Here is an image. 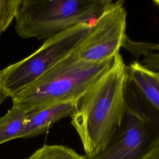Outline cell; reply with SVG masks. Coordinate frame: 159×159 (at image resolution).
Instances as JSON below:
<instances>
[{
	"instance_id": "8",
	"label": "cell",
	"mask_w": 159,
	"mask_h": 159,
	"mask_svg": "<svg viewBox=\"0 0 159 159\" xmlns=\"http://www.w3.org/2000/svg\"><path fill=\"white\" fill-rule=\"evenodd\" d=\"M127 68L129 81L159 116V77L156 71L138 61L130 63Z\"/></svg>"
},
{
	"instance_id": "5",
	"label": "cell",
	"mask_w": 159,
	"mask_h": 159,
	"mask_svg": "<svg viewBox=\"0 0 159 159\" xmlns=\"http://www.w3.org/2000/svg\"><path fill=\"white\" fill-rule=\"evenodd\" d=\"M92 24H80L44 41L42 46L25 58L0 70L1 85L12 98L60 61L76 50L91 29Z\"/></svg>"
},
{
	"instance_id": "6",
	"label": "cell",
	"mask_w": 159,
	"mask_h": 159,
	"mask_svg": "<svg viewBox=\"0 0 159 159\" xmlns=\"http://www.w3.org/2000/svg\"><path fill=\"white\" fill-rule=\"evenodd\" d=\"M124 2H112L92 23L89 34L75 50L77 57L90 63L114 59L127 38Z\"/></svg>"
},
{
	"instance_id": "11",
	"label": "cell",
	"mask_w": 159,
	"mask_h": 159,
	"mask_svg": "<svg viewBox=\"0 0 159 159\" xmlns=\"http://www.w3.org/2000/svg\"><path fill=\"white\" fill-rule=\"evenodd\" d=\"M22 0H0V35L15 19Z\"/></svg>"
},
{
	"instance_id": "14",
	"label": "cell",
	"mask_w": 159,
	"mask_h": 159,
	"mask_svg": "<svg viewBox=\"0 0 159 159\" xmlns=\"http://www.w3.org/2000/svg\"><path fill=\"white\" fill-rule=\"evenodd\" d=\"M143 159H159V135L153 142Z\"/></svg>"
},
{
	"instance_id": "9",
	"label": "cell",
	"mask_w": 159,
	"mask_h": 159,
	"mask_svg": "<svg viewBox=\"0 0 159 159\" xmlns=\"http://www.w3.org/2000/svg\"><path fill=\"white\" fill-rule=\"evenodd\" d=\"M27 112L13 106L2 117H0V145L19 138L25 125Z\"/></svg>"
},
{
	"instance_id": "17",
	"label": "cell",
	"mask_w": 159,
	"mask_h": 159,
	"mask_svg": "<svg viewBox=\"0 0 159 159\" xmlns=\"http://www.w3.org/2000/svg\"><path fill=\"white\" fill-rule=\"evenodd\" d=\"M156 73H157V75H158V76L159 77V71H156Z\"/></svg>"
},
{
	"instance_id": "10",
	"label": "cell",
	"mask_w": 159,
	"mask_h": 159,
	"mask_svg": "<svg viewBox=\"0 0 159 159\" xmlns=\"http://www.w3.org/2000/svg\"><path fill=\"white\" fill-rule=\"evenodd\" d=\"M74 150L61 145H45L26 159H84Z\"/></svg>"
},
{
	"instance_id": "13",
	"label": "cell",
	"mask_w": 159,
	"mask_h": 159,
	"mask_svg": "<svg viewBox=\"0 0 159 159\" xmlns=\"http://www.w3.org/2000/svg\"><path fill=\"white\" fill-rule=\"evenodd\" d=\"M124 47L128 49L133 53L138 51L141 50H150V51H159V43H148L143 42H134L131 41L130 39H127Z\"/></svg>"
},
{
	"instance_id": "15",
	"label": "cell",
	"mask_w": 159,
	"mask_h": 159,
	"mask_svg": "<svg viewBox=\"0 0 159 159\" xmlns=\"http://www.w3.org/2000/svg\"><path fill=\"white\" fill-rule=\"evenodd\" d=\"M9 97V96L8 94L6 92V91L2 87L1 82V76H0V105Z\"/></svg>"
},
{
	"instance_id": "12",
	"label": "cell",
	"mask_w": 159,
	"mask_h": 159,
	"mask_svg": "<svg viewBox=\"0 0 159 159\" xmlns=\"http://www.w3.org/2000/svg\"><path fill=\"white\" fill-rule=\"evenodd\" d=\"M143 55V58L140 63L145 67L154 71H159V51L141 50L134 54Z\"/></svg>"
},
{
	"instance_id": "2",
	"label": "cell",
	"mask_w": 159,
	"mask_h": 159,
	"mask_svg": "<svg viewBox=\"0 0 159 159\" xmlns=\"http://www.w3.org/2000/svg\"><path fill=\"white\" fill-rule=\"evenodd\" d=\"M75 50L12 97L13 106L29 112L60 103L77 101L112 63L113 59L100 63L82 61Z\"/></svg>"
},
{
	"instance_id": "7",
	"label": "cell",
	"mask_w": 159,
	"mask_h": 159,
	"mask_svg": "<svg viewBox=\"0 0 159 159\" xmlns=\"http://www.w3.org/2000/svg\"><path fill=\"white\" fill-rule=\"evenodd\" d=\"M76 105V101H70L27 112L25 125L19 138L29 139L47 132L58 120L71 116Z\"/></svg>"
},
{
	"instance_id": "1",
	"label": "cell",
	"mask_w": 159,
	"mask_h": 159,
	"mask_svg": "<svg viewBox=\"0 0 159 159\" xmlns=\"http://www.w3.org/2000/svg\"><path fill=\"white\" fill-rule=\"evenodd\" d=\"M128 68L120 52L105 74L77 101L71 124L85 156L102 151L123 122L127 106Z\"/></svg>"
},
{
	"instance_id": "3",
	"label": "cell",
	"mask_w": 159,
	"mask_h": 159,
	"mask_svg": "<svg viewBox=\"0 0 159 159\" xmlns=\"http://www.w3.org/2000/svg\"><path fill=\"white\" fill-rule=\"evenodd\" d=\"M113 1L109 0H22L15 29L22 39L46 40L80 24H92Z\"/></svg>"
},
{
	"instance_id": "4",
	"label": "cell",
	"mask_w": 159,
	"mask_h": 159,
	"mask_svg": "<svg viewBox=\"0 0 159 159\" xmlns=\"http://www.w3.org/2000/svg\"><path fill=\"white\" fill-rule=\"evenodd\" d=\"M120 129L99 153L84 159H143L159 135V116L128 80Z\"/></svg>"
},
{
	"instance_id": "16",
	"label": "cell",
	"mask_w": 159,
	"mask_h": 159,
	"mask_svg": "<svg viewBox=\"0 0 159 159\" xmlns=\"http://www.w3.org/2000/svg\"><path fill=\"white\" fill-rule=\"evenodd\" d=\"M153 2L156 5H157L158 6H159V0H154V1H153Z\"/></svg>"
}]
</instances>
